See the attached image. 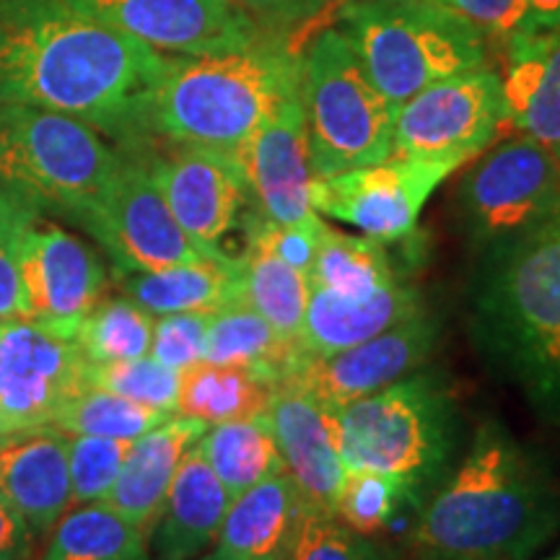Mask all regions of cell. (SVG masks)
Masks as SVG:
<instances>
[{"label":"cell","instance_id":"1","mask_svg":"<svg viewBox=\"0 0 560 560\" xmlns=\"http://www.w3.org/2000/svg\"><path fill=\"white\" fill-rule=\"evenodd\" d=\"M170 60L73 0H0V102L60 112L122 145L149 140Z\"/></svg>","mask_w":560,"mask_h":560},{"label":"cell","instance_id":"2","mask_svg":"<svg viewBox=\"0 0 560 560\" xmlns=\"http://www.w3.org/2000/svg\"><path fill=\"white\" fill-rule=\"evenodd\" d=\"M558 529L560 495L545 465L506 425L486 420L420 503L410 545L433 560H529Z\"/></svg>","mask_w":560,"mask_h":560},{"label":"cell","instance_id":"3","mask_svg":"<svg viewBox=\"0 0 560 560\" xmlns=\"http://www.w3.org/2000/svg\"><path fill=\"white\" fill-rule=\"evenodd\" d=\"M478 255L470 289L475 348L545 423L560 425V210Z\"/></svg>","mask_w":560,"mask_h":560},{"label":"cell","instance_id":"4","mask_svg":"<svg viewBox=\"0 0 560 560\" xmlns=\"http://www.w3.org/2000/svg\"><path fill=\"white\" fill-rule=\"evenodd\" d=\"M301 89V58L280 42L170 60L153 89L145 132L170 143L240 151Z\"/></svg>","mask_w":560,"mask_h":560},{"label":"cell","instance_id":"5","mask_svg":"<svg viewBox=\"0 0 560 560\" xmlns=\"http://www.w3.org/2000/svg\"><path fill=\"white\" fill-rule=\"evenodd\" d=\"M340 452L348 470L395 478L420 509L452 470L457 408L431 371H412L374 395L338 410Z\"/></svg>","mask_w":560,"mask_h":560},{"label":"cell","instance_id":"6","mask_svg":"<svg viewBox=\"0 0 560 560\" xmlns=\"http://www.w3.org/2000/svg\"><path fill=\"white\" fill-rule=\"evenodd\" d=\"M338 24L369 81L395 109L488 58L486 37L439 0H346Z\"/></svg>","mask_w":560,"mask_h":560},{"label":"cell","instance_id":"7","mask_svg":"<svg viewBox=\"0 0 560 560\" xmlns=\"http://www.w3.org/2000/svg\"><path fill=\"white\" fill-rule=\"evenodd\" d=\"M122 151L60 112L0 102V195L81 223L120 170Z\"/></svg>","mask_w":560,"mask_h":560},{"label":"cell","instance_id":"8","mask_svg":"<svg viewBox=\"0 0 560 560\" xmlns=\"http://www.w3.org/2000/svg\"><path fill=\"white\" fill-rule=\"evenodd\" d=\"M301 107L314 177L392 156L395 107L369 81L340 30H325L301 58Z\"/></svg>","mask_w":560,"mask_h":560},{"label":"cell","instance_id":"9","mask_svg":"<svg viewBox=\"0 0 560 560\" xmlns=\"http://www.w3.org/2000/svg\"><path fill=\"white\" fill-rule=\"evenodd\" d=\"M560 210V159L520 136L495 145L457 187L462 234L478 252L527 234Z\"/></svg>","mask_w":560,"mask_h":560},{"label":"cell","instance_id":"10","mask_svg":"<svg viewBox=\"0 0 560 560\" xmlns=\"http://www.w3.org/2000/svg\"><path fill=\"white\" fill-rule=\"evenodd\" d=\"M79 226L100 242L115 270L125 272L229 257L202 249L185 234L151 177L143 143L125 145L115 179Z\"/></svg>","mask_w":560,"mask_h":560},{"label":"cell","instance_id":"11","mask_svg":"<svg viewBox=\"0 0 560 560\" xmlns=\"http://www.w3.org/2000/svg\"><path fill=\"white\" fill-rule=\"evenodd\" d=\"M503 122L501 75L482 66L431 83L397 107L392 153L462 166L493 143Z\"/></svg>","mask_w":560,"mask_h":560},{"label":"cell","instance_id":"12","mask_svg":"<svg viewBox=\"0 0 560 560\" xmlns=\"http://www.w3.org/2000/svg\"><path fill=\"white\" fill-rule=\"evenodd\" d=\"M454 170H459L457 161L392 153L380 164L314 177L312 206L327 219L359 229L369 240L397 244L416 234L425 202Z\"/></svg>","mask_w":560,"mask_h":560},{"label":"cell","instance_id":"13","mask_svg":"<svg viewBox=\"0 0 560 560\" xmlns=\"http://www.w3.org/2000/svg\"><path fill=\"white\" fill-rule=\"evenodd\" d=\"M16 257L30 319L75 340L107 291L109 272L100 252L42 213H26L16 229Z\"/></svg>","mask_w":560,"mask_h":560},{"label":"cell","instance_id":"14","mask_svg":"<svg viewBox=\"0 0 560 560\" xmlns=\"http://www.w3.org/2000/svg\"><path fill=\"white\" fill-rule=\"evenodd\" d=\"M89 361L79 342L30 317L0 319V408L19 431L47 429L75 392Z\"/></svg>","mask_w":560,"mask_h":560},{"label":"cell","instance_id":"15","mask_svg":"<svg viewBox=\"0 0 560 560\" xmlns=\"http://www.w3.org/2000/svg\"><path fill=\"white\" fill-rule=\"evenodd\" d=\"M145 151V143H143ZM151 177L164 195L185 234L213 255H226L221 242L252 206L247 177L236 151L172 143L170 151L149 153Z\"/></svg>","mask_w":560,"mask_h":560},{"label":"cell","instance_id":"16","mask_svg":"<svg viewBox=\"0 0 560 560\" xmlns=\"http://www.w3.org/2000/svg\"><path fill=\"white\" fill-rule=\"evenodd\" d=\"M436 338V319H431L429 314H418L340 353L310 355L299 350L289 374L280 382L296 384L319 402L340 410L418 371L433 353Z\"/></svg>","mask_w":560,"mask_h":560},{"label":"cell","instance_id":"17","mask_svg":"<svg viewBox=\"0 0 560 560\" xmlns=\"http://www.w3.org/2000/svg\"><path fill=\"white\" fill-rule=\"evenodd\" d=\"M159 52L195 58L242 50L262 30L231 0H73Z\"/></svg>","mask_w":560,"mask_h":560},{"label":"cell","instance_id":"18","mask_svg":"<svg viewBox=\"0 0 560 560\" xmlns=\"http://www.w3.org/2000/svg\"><path fill=\"white\" fill-rule=\"evenodd\" d=\"M236 156L242 161L257 213L278 226H319L322 219L312 206L314 172L301 89L272 112Z\"/></svg>","mask_w":560,"mask_h":560},{"label":"cell","instance_id":"19","mask_svg":"<svg viewBox=\"0 0 560 560\" xmlns=\"http://www.w3.org/2000/svg\"><path fill=\"white\" fill-rule=\"evenodd\" d=\"M265 418L304 506L335 514L348 475L340 452L338 410L296 384L278 382L270 389Z\"/></svg>","mask_w":560,"mask_h":560},{"label":"cell","instance_id":"20","mask_svg":"<svg viewBox=\"0 0 560 560\" xmlns=\"http://www.w3.org/2000/svg\"><path fill=\"white\" fill-rule=\"evenodd\" d=\"M0 495L42 540L73 506L68 470V433L52 425L0 439Z\"/></svg>","mask_w":560,"mask_h":560},{"label":"cell","instance_id":"21","mask_svg":"<svg viewBox=\"0 0 560 560\" xmlns=\"http://www.w3.org/2000/svg\"><path fill=\"white\" fill-rule=\"evenodd\" d=\"M206 431L208 425L200 420L174 412L156 429L132 441L117 482L104 503L151 535L182 459Z\"/></svg>","mask_w":560,"mask_h":560},{"label":"cell","instance_id":"22","mask_svg":"<svg viewBox=\"0 0 560 560\" xmlns=\"http://www.w3.org/2000/svg\"><path fill=\"white\" fill-rule=\"evenodd\" d=\"M418 314H423L420 293L400 280L369 296H338L325 289H310L299 348L310 355L340 353Z\"/></svg>","mask_w":560,"mask_h":560},{"label":"cell","instance_id":"23","mask_svg":"<svg viewBox=\"0 0 560 560\" xmlns=\"http://www.w3.org/2000/svg\"><path fill=\"white\" fill-rule=\"evenodd\" d=\"M229 490L200 457L198 444L182 459L164 509L153 524L156 560H198L219 540L231 506Z\"/></svg>","mask_w":560,"mask_h":560},{"label":"cell","instance_id":"24","mask_svg":"<svg viewBox=\"0 0 560 560\" xmlns=\"http://www.w3.org/2000/svg\"><path fill=\"white\" fill-rule=\"evenodd\" d=\"M506 122L560 159V24L509 50Z\"/></svg>","mask_w":560,"mask_h":560},{"label":"cell","instance_id":"25","mask_svg":"<svg viewBox=\"0 0 560 560\" xmlns=\"http://www.w3.org/2000/svg\"><path fill=\"white\" fill-rule=\"evenodd\" d=\"M304 501L289 472L272 475L231 501L213 556L219 560H285Z\"/></svg>","mask_w":560,"mask_h":560},{"label":"cell","instance_id":"26","mask_svg":"<svg viewBox=\"0 0 560 560\" xmlns=\"http://www.w3.org/2000/svg\"><path fill=\"white\" fill-rule=\"evenodd\" d=\"M112 280L122 296L136 301L153 317L185 312H219L242 301L240 257L174 265L164 270L125 272L112 270Z\"/></svg>","mask_w":560,"mask_h":560},{"label":"cell","instance_id":"27","mask_svg":"<svg viewBox=\"0 0 560 560\" xmlns=\"http://www.w3.org/2000/svg\"><path fill=\"white\" fill-rule=\"evenodd\" d=\"M299 350V342L280 338L247 301H234L210 314L202 361L247 369L276 387L289 374Z\"/></svg>","mask_w":560,"mask_h":560},{"label":"cell","instance_id":"28","mask_svg":"<svg viewBox=\"0 0 560 560\" xmlns=\"http://www.w3.org/2000/svg\"><path fill=\"white\" fill-rule=\"evenodd\" d=\"M242 301L255 310L280 338L299 342L310 304V278L283 262L260 236L247 229V249L240 257Z\"/></svg>","mask_w":560,"mask_h":560},{"label":"cell","instance_id":"29","mask_svg":"<svg viewBox=\"0 0 560 560\" xmlns=\"http://www.w3.org/2000/svg\"><path fill=\"white\" fill-rule=\"evenodd\" d=\"M198 452L231 499L272 475L285 472L278 441L265 416L210 425L198 441Z\"/></svg>","mask_w":560,"mask_h":560},{"label":"cell","instance_id":"30","mask_svg":"<svg viewBox=\"0 0 560 560\" xmlns=\"http://www.w3.org/2000/svg\"><path fill=\"white\" fill-rule=\"evenodd\" d=\"M39 560H149V535L107 503H79L47 535Z\"/></svg>","mask_w":560,"mask_h":560},{"label":"cell","instance_id":"31","mask_svg":"<svg viewBox=\"0 0 560 560\" xmlns=\"http://www.w3.org/2000/svg\"><path fill=\"white\" fill-rule=\"evenodd\" d=\"M270 384L240 366L198 361L179 376V416L206 425L265 416L270 402Z\"/></svg>","mask_w":560,"mask_h":560},{"label":"cell","instance_id":"32","mask_svg":"<svg viewBox=\"0 0 560 560\" xmlns=\"http://www.w3.org/2000/svg\"><path fill=\"white\" fill-rule=\"evenodd\" d=\"M310 289H325L338 296H369L397 283L387 244L335 231L325 223L310 270Z\"/></svg>","mask_w":560,"mask_h":560},{"label":"cell","instance_id":"33","mask_svg":"<svg viewBox=\"0 0 560 560\" xmlns=\"http://www.w3.org/2000/svg\"><path fill=\"white\" fill-rule=\"evenodd\" d=\"M153 319L128 296L102 299L81 322L75 342L91 366L143 359L151 353Z\"/></svg>","mask_w":560,"mask_h":560},{"label":"cell","instance_id":"34","mask_svg":"<svg viewBox=\"0 0 560 560\" xmlns=\"http://www.w3.org/2000/svg\"><path fill=\"white\" fill-rule=\"evenodd\" d=\"M172 416L174 412L145 408V405L125 400V397L115 395V392L86 384V387L75 392V395L62 405L52 429L68 433V436H104L136 441Z\"/></svg>","mask_w":560,"mask_h":560},{"label":"cell","instance_id":"35","mask_svg":"<svg viewBox=\"0 0 560 560\" xmlns=\"http://www.w3.org/2000/svg\"><path fill=\"white\" fill-rule=\"evenodd\" d=\"M285 560H395L392 552L371 535L350 529L335 514L301 511Z\"/></svg>","mask_w":560,"mask_h":560},{"label":"cell","instance_id":"36","mask_svg":"<svg viewBox=\"0 0 560 560\" xmlns=\"http://www.w3.org/2000/svg\"><path fill=\"white\" fill-rule=\"evenodd\" d=\"M179 371L161 366L151 355L136 361L100 363L86 369V384L161 412H177Z\"/></svg>","mask_w":560,"mask_h":560},{"label":"cell","instance_id":"37","mask_svg":"<svg viewBox=\"0 0 560 560\" xmlns=\"http://www.w3.org/2000/svg\"><path fill=\"white\" fill-rule=\"evenodd\" d=\"M405 503H410V499L395 478L369 470H348L335 516L361 535H376L395 520Z\"/></svg>","mask_w":560,"mask_h":560},{"label":"cell","instance_id":"38","mask_svg":"<svg viewBox=\"0 0 560 560\" xmlns=\"http://www.w3.org/2000/svg\"><path fill=\"white\" fill-rule=\"evenodd\" d=\"M132 441L104 436H68L70 499L73 503H100L117 482Z\"/></svg>","mask_w":560,"mask_h":560},{"label":"cell","instance_id":"39","mask_svg":"<svg viewBox=\"0 0 560 560\" xmlns=\"http://www.w3.org/2000/svg\"><path fill=\"white\" fill-rule=\"evenodd\" d=\"M446 9L470 21L482 37L514 50L535 32L527 0H439Z\"/></svg>","mask_w":560,"mask_h":560},{"label":"cell","instance_id":"40","mask_svg":"<svg viewBox=\"0 0 560 560\" xmlns=\"http://www.w3.org/2000/svg\"><path fill=\"white\" fill-rule=\"evenodd\" d=\"M208 312H185V314H164L153 319L151 338V359L161 366L185 371L202 361L206 353V332H208Z\"/></svg>","mask_w":560,"mask_h":560},{"label":"cell","instance_id":"41","mask_svg":"<svg viewBox=\"0 0 560 560\" xmlns=\"http://www.w3.org/2000/svg\"><path fill=\"white\" fill-rule=\"evenodd\" d=\"M26 213H32V210L19 208L16 202L0 195V319L30 317L32 314L16 257V229Z\"/></svg>","mask_w":560,"mask_h":560},{"label":"cell","instance_id":"42","mask_svg":"<svg viewBox=\"0 0 560 560\" xmlns=\"http://www.w3.org/2000/svg\"><path fill=\"white\" fill-rule=\"evenodd\" d=\"M231 3L272 37V34H289L312 21L325 0H231Z\"/></svg>","mask_w":560,"mask_h":560},{"label":"cell","instance_id":"43","mask_svg":"<svg viewBox=\"0 0 560 560\" xmlns=\"http://www.w3.org/2000/svg\"><path fill=\"white\" fill-rule=\"evenodd\" d=\"M37 537L24 516L0 495V560H32Z\"/></svg>","mask_w":560,"mask_h":560},{"label":"cell","instance_id":"44","mask_svg":"<svg viewBox=\"0 0 560 560\" xmlns=\"http://www.w3.org/2000/svg\"><path fill=\"white\" fill-rule=\"evenodd\" d=\"M535 32L552 30L560 24V0H527Z\"/></svg>","mask_w":560,"mask_h":560},{"label":"cell","instance_id":"45","mask_svg":"<svg viewBox=\"0 0 560 560\" xmlns=\"http://www.w3.org/2000/svg\"><path fill=\"white\" fill-rule=\"evenodd\" d=\"M19 429H16V423H13V420L5 416V410L0 408V439H5V436H11V433H16Z\"/></svg>","mask_w":560,"mask_h":560},{"label":"cell","instance_id":"46","mask_svg":"<svg viewBox=\"0 0 560 560\" xmlns=\"http://www.w3.org/2000/svg\"><path fill=\"white\" fill-rule=\"evenodd\" d=\"M198 560H219V558H215V556H213V552H210V556H200Z\"/></svg>","mask_w":560,"mask_h":560},{"label":"cell","instance_id":"47","mask_svg":"<svg viewBox=\"0 0 560 560\" xmlns=\"http://www.w3.org/2000/svg\"><path fill=\"white\" fill-rule=\"evenodd\" d=\"M545 560H560V550L556 552V556H550V558H545Z\"/></svg>","mask_w":560,"mask_h":560},{"label":"cell","instance_id":"48","mask_svg":"<svg viewBox=\"0 0 560 560\" xmlns=\"http://www.w3.org/2000/svg\"><path fill=\"white\" fill-rule=\"evenodd\" d=\"M420 560H433V558H420Z\"/></svg>","mask_w":560,"mask_h":560},{"label":"cell","instance_id":"49","mask_svg":"<svg viewBox=\"0 0 560 560\" xmlns=\"http://www.w3.org/2000/svg\"><path fill=\"white\" fill-rule=\"evenodd\" d=\"M325 3H330V0H325Z\"/></svg>","mask_w":560,"mask_h":560}]
</instances>
